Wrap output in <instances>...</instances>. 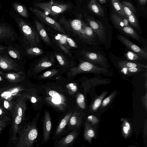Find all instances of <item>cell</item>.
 I'll return each instance as SVG.
<instances>
[{
  "label": "cell",
  "mask_w": 147,
  "mask_h": 147,
  "mask_svg": "<svg viewBox=\"0 0 147 147\" xmlns=\"http://www.w3.org/2000/svg\"><path fill=\"white\" fill-rule=\"evenodd\" d=\"M9 14L16 22L20 30L18 43L24 48L38 46L40 39L34 29L14 11H10Z\"/></svg>",
  "instance_id": "6da1fadb"
},
{
  "label": "cell",
  "mask_w": 147,
  "mask_h": 147,
  "mask_svg": "<svg viewBox=\"0 0 147 147\" xmlns=\"http://www.w3.org/2000/svg\"><path fill=\"white\" fill-rule=\"evenodd\" d=\"M38 135L35 120L28 122L22 121L18 127V140L15 147H32Z\"/></svg>",
  "instance_id": "7a4b0ae2"
},
{
  "label": "cell",
  "mask_w": 147,
  "mask_h": 147,
  "mask_svg": "<svg viewBox=\"0 0 147 147\" xmlns=\"http://www.w3.org/2000/svg\"><path fill=\"white\" fill-rule=\"evenodd\" d=\"M25 80L17 83L0 82V99L15 101L27 89L24 84Z\"/></svg>",
  "instance_id": "3957f363"
},
{
  "label": "cell",
  "mask_w": 147,
  "mask_h": 147,
  "mask_svg": "<svg viewBox=\"0 0 147 147\" xmlns=\"http://www.w3.org/2000/svg\"><path fill=\"white\" fill-rule=\"evenodd\" d=\"M24 63L10 57L6 50L0 51V69L3 72L25 71Z\"/></svg>",
  "instance_id": "277c9868"
},
{
  "label": "cell",
  "mask_w": 147,
  "mask_h": 147,
  "mask_svg": "<svg viewBox=\"0 0 147 147\" xmlns=\"http://www.w3.org/2000/svg\"><path fill=\"white\" fill-rule=\"evenodd\" d=\"M83 73H90L108 76L109 73L106 68L100 67L89 62L84 61L78 66L72 68L70 70L68 75L74 76Z\"/></svg>",
  "instance_id": "5b68a950"
},
{
  "label": "cell",
  "mask_w": 147,
  "mask_h": 147,
  "mask_svg": "<svg viewBox=\"0 0 147 147\" xmlns=\"http://www.w3.org/2000/svg\"><path fill=\"white\" fill-rule=\"evenodd\" d=\"M19 36L11 24L0 20V42L6 45L16 42Z\"/></svg>",
  "instance_id": "8992f818"
},
{
  "label": "cell",
  "mask_w": 147,
  "mask_h": 147,
  "mask_svg": "<svg viewBox=\"0 0 147 147\" xmlns=\"http://www.w3.org/2000/svg\"><path fill=\"white\" fill-rule=\"evenodd\" d=\"M35 5L41 9L46 15L53 16L63 13L70 6L69 4L60 3L52 0L47 2L36 3Z\"/></svg>",
  "instance_id": "52a82bcc"
},
{
  "label": "cell",
  "mask_w": 147,
  "mask_h": 147,
  "mask_svg": "<svg viewBox=\"0 0 147 147\" xmlns=\"http://www.w3.org/2000/svg\"><path fill=\"white\" fill-rule=\"evenodd\" d=\"M60 21L67 28L74 32L83 41L90 44H93L86 36L84 29L85 23L81 20L76 19L68 22L64 20Z\"/></svg>",
  "instance_id": "ba28073f"
},
{
  "label": "cell",
  "mask_w": 147,
  "mask_h": 147,
  "mask_svg": "<svg viewBox=\"0 0 147 147\" xmlns=\"http://www.w3.org/2000/svg\"><path fill=\"white\" fill-rule=\"evenodd\" d=\"M12 121L9 130V136L7 147H15L18 140V130L21 122V117L14 111L11 114Z\"/></svg>",
  "instance_id": "9c48e42d"
},
{
  "label": "cell",
  "mask_w": 147,
  "mask_h": 147,
  "mask_svg": "<svg viewBox=\"0 0 147 147\" xmlns=\"http://www.w3.org/2000/svg\"><path fill=\"white\" fill-rule=\"evenodd\" d=\"M53 57L46 56L41 59L36 64H32L27 71V76L31 77L33 75L52 66L54 63Z\"/></svg>",
  "instance_id": "30bf717a"
},
{
  "label": "cell",
  "mask_w": 147,
  "mask_h": 147,
  "mask_svg": "<svg viewBox=\"0 0 147 147\" xmlns=\"http://www.w3.org/2000/svg\"><path fill=\"white\" fill-rule=\"evenodd\" d=\"M30 10L42 22L46 24L55 30L63 34L65 32L60 24L58 22L46 15L43 12L35 8H30Z\"/></svg>",
  "instance_id": "8fae6325"
},
{
  "label": "cell",
  "mask_w": 147,
  "mask_h": 147,
  "mask_svg": "<svg viewBox=\"0 0 147 147\" xmlns=\"http://www.w3.org/2000/svg\"><path fill=\"white\" fill-rule=\"evenodd\" d=\"M6 51L13 59L22 61L26 56L24 48L19 43H14L7 45Z\"/></svg>",
  "instance_id": "7c38bea8"
},
{
  "label": "cell",
  "mask_w": 147,
  "mask_h": 147,
  "mask_svg": "<svg viewBox=\"0 0 147 147\" xmlns=\"http://www.w3.org/2000/svg\"><path fill=\"white\" fill-rule=\"evenodd\" d=\"M86 20L90 27L97 35L100 40L103 42H105V28L102 23L99 21L95 20L92 17H88Z\"/></svg>",
  "instance_id": "4fadbf2b"
},
{
  "label": "cell",
  "mask_w": 147,
  "mask_h": 147,
  "mask_svg": "<svg viewBox=\"0 0 147 147\" xmlns=\"http://www.w3.org/2000/svg\"><path fill=\"white\" fill-rule=\"evenodd\" d=\"M118 38L127 48L136 53L139 55L142 59L147 60V53L144 49L134 44L122 35H119Z\"/></svg>",
  "instance_id": "5bb4252c"
},
{
  "label": "cell",
  "mask_w": 147,
  "mask_h": 147,
  "mask_svg": "<svg viewBox=\"0 0 147 147\" xmlns=\"http://www.w3.org/2000/svg\"><path fill=\"white\" fill-rule=\"evenodd\" d=\"M84 55L89 62L97 64L103 67L108 68L107 59L102 55L97 53L85 52Z\"/></svg>",
  "instance_id": "9a60e30c"
},
{
  "label": "cell",
  "mask_w": 147,
  "mask_h": 147,
  "mask_svg": "<svg viewBox=\"0 0 147 147\" xmlns=\"http://www.w3.org/2000/svg\"><path fill=\"white\" fill-rule=\"evenodd\" d=\"M27 99L22 96H18L15 101L14 111L22 118V121H26L25 112L27 109Z\"/></svg>",
  "instance_id": "2e32d148"
},
{
  "label": "cell",
  "mask_w": 147,
  "mask_h": 147,
  "mask_svg": "<svg viewBox=\"0 0 147 147\" xmlns=\"http://www.w3.org/2000/svg\"><path fill=\"white\" fill-rule=\"evenodd\" d=\"M44 113L43 125V137L44 142L45 143L50 138L52 123L50 115L48 111L45 110Z\"/></svg>",
  "instance_id": "e0dca14e"
},
{
  "label": "cell",
  "mask_w": 147,
  "mask_h": 147,
  "mask_svg": "<svg viewBox=\"0 0 147 147\" xmlns=\"http://www.w3.org/2000/svg\"><path fill=\"white\" fill-rule=\"evenodd\" d=\"M3 72L5 79L10 82L17 83L24 80L26 78L25 71Z\"/></svg>",
  "instance_id": "ac0fdd59"
},
{
  "label": "cell",
  "mask_w": 147,
  "mask_h": 147,
  "mask_svg": "<svg viewBox=\"0 0 147 147\" xmlns=\"http://www.w3.org/2000/svg\"><path fill=\"white\" fill-rule=\"evenodd\" d=\"M78 135V132L75 129L66 136L54 143L55 146L57 147H67L71 145L74 141Z\"/></svg>",
  "instance_id": "d6986e66"
},
{
  "label": "cell",
  "mask_w": 147,
  "mask_h": 147,
  "mask_svg": "<svg viewBox=\"0 0 147 147\" xmlns=\"http://www.w3.org/2000/svg\"><path fill=\"white\" fill-rule=\"evenodd\" d=\"M66 37L64 34H58L55 36L54 38L57 44L65 53L70 55L69 51L70 47L67 41Z\"/></svg>",
  "instance_id": "ffe728a7"
},
{
  "label": "cell",
  "mask_w": 147,
  "mask_h": 147,
  "mask_svg": "<svg viewBox=\"0 0 147 147\" xmlns=\"http://www.w3.org/2000/svg\"><path fill=\"white\" fill-rule=\"evenodd\" d=\"M82 119V117L79 113H73L68 122L69 129H76L78 128L81 125Z\"/></svg>",
  "instance_id": "44dd1931"
},
{
  "label": "cell",
  "mask_w": 147,
  "mask_h": 147,
  "mask_svg": "<svg viewBox=\"0 0 147 147\" xmlns=\"http://www.w3.org/2000/svg\"><path fill=\"white\" fill-rule=\"evenodd\" d=\"M35 22L38 35L45 43L50 45V41L49 38L44 27L37 20H35Z\"/></svg>",
  "instance_id": "7402d4cb"
},
{
  "label": "cell",
  "mask_w": 147,
  "mask_h": 147,
  "mask_svg": "<svg viewBox=\"0 0 147 147\" xmlns=\"http://www.w3.org/2000/svg\"><path fill=\"white\" fill-rule=\"evenodd\" d=\"M88 7L92 12L100 16H104V11L96 0H91L88 4Z\"/></svg>",
  "instance_id": "603a6c76"
},
{
  "label": "cell",
  "mask_w": 147,
  "mask_h": 147,
  "mask_svg": "<svg viewBox=\"0 0 147 147\" xmlns=\"http://www.w3.org/2000/svg\"><path fill=\"white\" fill-rule=\"evenodd\" d=\"M11 5L15 11L20 16L24 18H28L29 16L28 10L23 5L14 2L12 3Z\"/></svg>",
  "instance_id": "cb8c5ba5"
},
{
  "label": "cell",
  "mask_w": 147,
  "mask_h": 147,
  "mask_svg": "<svg viewBox=\"0 0 147 147\" xmlns=\"http://www.w3.org/2000/svg\"><path fill=\"white\" fill-rule=\"evenodd\" d=\"M118 66L120 68L124 67H136L147 69V66L139 63H134L123 60L117 62Z\"/></svg>",
  "instance_id": "d4e9b609"
},
{
  "label": "cell",
  "mask_w": 147,
  "mask_h": 147,
  "mask_svg": "<svg viewBox=\"0 0 147 147\" xmlns=\"http://www.w3.org/2000/svg\"><path fill=\"white\" fill-rule=\"evenodd\" d=\"M73 113V112H69L62 119L56 130L55 136H58L61 133L68 123L69 120Z\"/></svg>",
  "instance_id": "484cf974"
},
{
  "label": "cell",
  "mask_w": 147,
  "mask_h": 147,
  "mask_svg": "<svg viewBox=\"0 0 147 147\" xmlns=\"http://www.w3.org/2000/svg\"><path fill=\"white\" fill-rule=\"evenodd\" d=\"M15 101L1 99H0V104L5 110L11 114L14 111Z\"/></svg>",
  "instance_id": "4316f807"
},
{
  "label": "cell",
  "mask_w": 147,
  "mask_h": 147,
  "mask_svg": "<svg viewBox=\"0 0 147 147\" xmlns=\"http://www.w3.org/2000/svg\"><path fill=\"white\" fill-rule=\"evenodd\" d=\"M122 5L124 13L127 18L130 15L136 13V11L135 8L130 2L123 1Z\"/></svg>",
  "instance_id": "83f0119b"
},
{
  "label": "cell",
  "mask_w": 147,
  "mask_h": 147,
  "mask_svg": "<svg viewBox=\"0 0 147 147\" xmlns=\"http://www.w3.org/2000/svg\"><path fill=\"white\" fill-rule=\"evenodd\" d=\"M111 18L113 23L117 28L121 30L125 26L123 22L122 17L120 16L113 13L111 15Z\"/></svg>",
  "instance_id": "f1b7e54d"
},
{
  "label": "cell",
  "mask_w": 147,
  "mask_h": 147,
  "mask_svg": "<svg viewBox=\"0 0 147 147\" xmlns=\"http://www.w3.org/2000/svg\"><path fill=\"white\" fill-rule=\"evenodd\" d=\"M26 56H37L41 55L43 52L42 50L37 47L24 48Z\"/></svg>",
  "instance_id": "f546056e"
},
{
  "label": "cell",
  "mask_w": 147,
  "mask_h": 147,
  "mask_svg": "<svg viewBox=\"0 0 147 147\" xmlns=\"http://www.w3.org/2000/svg\"><path fill=\"white\" fill-rule=\"evenodd\" d=\"M12 116H0V134L8 125L11 124Z\"/></svg>",
  "instance_id": "4dcf8cb0"
},
{
  "label": "cell",
  "mask_w": 147,
  "mask_h": 147,
  "mask_svg": "<svg viewBox=\"0 0 147 147\" xmlns=\"http://www.w3.org/2000/svg\"><path fill=\"white\" fill-rule=\"evenodd\" d=\"M95 135V132L93 129L90 127L88 123H86L84 132L85 139L90 142L92 138L94 137Z\"/></svg>",
  "instance_id": "1f68e13d"
},
{
  "label": "cell",
  "mask_w": 147,
  "mask_h": 147,
  "mask_svg": "<svg viewBox=\"0 0 147 147\" xmlns=\"http://www.w3.org/2000/svg\"><path fill=\"white\" fill-rule=\"evenodd\" d=\"M121 30L134 39L137 41L139 40L140 38L138 35L130 26H125Z\"/></svg>",
  "instance_id": "d6a6232c"
},
{
  "label": "cell",
  "mask_w": 147,
  "mask_h": 147,
  "mask_svg": "<svg viewBox=\"0 0 147 147\" xmlns=\"http://www.w3.org/2000/svg\"><path fill=\"white\" fill-rule=\"evenodd\" d=\"M112 6L116 12L121 16L126 17L122 4L119 0H111Z\"/></svg>",
  "instance_id": "836d02e7"
},
{
  "label": "cell",
  "mask_w": 147,
  "mask_h": 147,
  "mask_svg": "<svg viewBox=\"0 0 147 147\" xmlns=\"http://www.w3.org/2000/svg\"><path fill=\"white\" fill-rule=\"evenodd\" d=\"M58 71L55 69H52L44 72L37 77L38 79H44L49 78L58 73Z\"/></svg>",
  "instance_id": "e575fe53"
},
{
  "label": "cell",
  "mask_w": 147,
  "mask_h": 147,
  "mask_svg": "<svg viewBox=\"0 0 147 147\" xmlns=\"http://www.w3.org/2000/svg\"><path fill=\"white\" fill-rule=\"evenodd\" d=\"M84 29L86 36L94 44L95 42V36L94 31L90 27L87 26L86 24L84 26Z\"/></svg>",
  "instance_id": "d590c367"
},
{
  "label": "cell",
  "mask_w": 147,
  "mask_h": 147,
  "mask_svg": "<svg viewBox=\"0 0 147 147\" xmlns=\"http://www.w3.org/2000/svg\"><path fill=\"white\" fill-rule=\"evenodd\" d=\"M125 55L127 59L129 61H138L142 59L139 55L131 51H128Z\"/></svg>",
  "instance_id": "8d00e7d4"
},
{
  "label": "cell",
  "mask_w": 147,
  "mask_h": 147,
  "mask_svg": "<svg viewBox=\"0 0 147 147\" xmlns=\"http://www.w3.org/2000/svg\"><path fill=\"white\" fill-rule=\"evenodd\" d=\"M107 94V92H104L94 100L92 107V110H96L99 108L101 105L103 98Z\"/></svg>",
  "instance_id": "74e56055"
},
{
  "label": "cell",
  "mask_w": 147,
  "mask_h": 147,
  "mask_svg": "<svg viewBox=\"0 0 147 147\" xmlns=\"http://www.w3.org/2000/svg\"><path fill=\"white\" fill-rule=\"evenodd\" d=\"M121 69L123 72L126 74L136 73L144 70L142 68L136 67H124Z\"/></svg>",
  "instance_id": "f35d334b"
},
{
  "label": "cell",
  "mask_w": 147,
  "mask_h": 147,
  "mask_svg": "<svg viewBox=\"0 0 147 147\" xmlns=\"http://www.w3.org/2000/svg\"><path fill=\"white\" fill-rule=\"evenodd\" d=\"M76 102L78 106L82 109H84L86 107L85 98L84 95L82 94H78L76 98Z\"/></svg>",
  "instance_id": "ab89813d"
},
{
  "label": "cell",
  "mask_w": 147,
  "mask_h": 147,
  "mask_svg": "<svg viewBox=\"0 0 147 147\" xmlns=\"http://www.w3.org/2000/svg\"><path fill=\"white\" fill-rule=\"evenodd\" d=\"M127 18L129 22L132 26L138 29L139 26L138 22L134 14L130 15Z\"/></svg>",
  "instance_id": "60d3db41"
},
{
  "label": "cell",
  "mask_w": 147,
  "mask_h": 147,
  "mask_svg": "<svg viewBox=\"0 0 147 147\" xmlns=\"http://www.w3.org/2000/svg\"><path fill=\"white\" fill-rule=\"evenodd\" d=\"M55 56L59 64L62 66H65L66 63L65 59L61 54L56 53Z\"/></svg>",
  "instance_id": "b9f144b4"
},
{
  "label": "cell",
  "mask_w": 147,
  "mask_h": 147,
  "mask_svg": "<svg viewBox=\"0 0 147 147\" xmlns=\"http://www.w3.org/2000/svg\"><path fill=\"white\" fill-rule=\"evenodd\" d=\"M114 95L115 94L114 93H112L109 96L105 98L102 103V107H104L110 103Z\"/></svg>",
  "instance_id": "7bdbcfd3"
},
{
  "label": "cell",
  "mask_w": 147,
  "mask_h": 147,
  "mask_svg": "<svg viewBox=\"0 0 147 147\" xmlns=\"http://www.w3.org/2000/svg\"><path fill=\"white\" fill-rule=\"evenodd\" d=\"M67 88L69 90L73 92H76L77 90L76 85L73 83H70L67 85Z\"/></svg>",
  "instance_id": "ee69618b"
},
{
  "label": "cell",
  "mask_w": 147,
  "mask_h": 147,
  "mask_svg": "<svg viewBox=\"0 0 147 147\" xmlns=\"http://www.w3.org/2000/svg\"><path fill=\"white\" fill-rule=\"evenodd\" d=\"M12 116L11 114L5 110L0 104V116Z\"/></svg>",
  "instance_id": "f6af8a7d"
},
{
  "label": "cell",
  "mask_w": 147,
  "mask_h": 147,
  "mask_svg": "<svg viewBox=\"0 0 147 147\" xmlns=\"http://www.w3.org/2000/svg\"><path fill=\"white\" fill-rule=\"evenodd\" d=\"M66 40L69 46L72 47H77L76 43L72 39L67 36Z\"/></svg>",
  "instance_id": "bcb514c9"
},
{
  "label": "cell",
  "mask_w": 147,
  "mask_h": 147,
  "mask_svg": "<svg viewBox=\"0 0 147 147\" xmlns=\"http://www.w3.org/2000/svg\"><path fill=\"white\" fill-rule=\"evenodd\" d=\"M88 120L93 124L97 123L98 120L96 117L93 115L89 116L88 117Z\"/></svg>",
  "instance_id": "7dc6e473"
},
{
  "label": "cell",
  "mask_w": 147,
  "mask_h": 147,
  "mask_svg": "<svg viewBox=\"0 0 147 147\" xmlns=\"http://www.w3.org/2000/svg\"><path fill=\"white\" fill-rule=\"evenodd\" d=\"M122 130L124 135L126 137L127 136L129 135L130 130L124 124H123V126Z\"/></svg>",
  "instance_id": "c3c4849f"
},
{
  "label": "cell",
  "mask_w": 147,
  "mask_h": 147,
  "mask_svg": "<svg viewBox=\"0 0 147 147\" xmlns=\"http://www.w3.org/2000/svg\"><path fill=\"white\" fill-rule=\"evenodd\" d=\"M122 19L125 26H130L129 24V22L127 18H122Z\"/></svg>",
  "instance_id": "681fc988"
},
{
  "label": "cell",
  "mask_w": 147,
  "mask_h": 147,
  "mask_svg": "<svg viewBox=\"0 0 147 147\" xmlns=\"http://www.w3.org/2000/svg\"><path fill=\"white\" fill-rule=\"evenodd\" d=\"M123 122V124L130 131L131 126L129 123L126 120H125Z\"/></svg>",
  "instance_id": "f907efd6"
},
{
  "label": "cell",
  "mask_w": 147,
  "mask_h": 147,
  "mask_svg": "<svg viewBox=\"0 0 147 147\" xmlns=\"http://www.w3.org/2000/svg\"><path fill=\"white\" fill-rule=\"evenodd\" d=\"M4 72L0 69V82L5 80L3 76Z\"/></svg>",
  "instance_id": "816d5d0a"
},
{
  "label": "cell",
  "mask_w": 147,
  "mask_h": 147,
  "mask_svg": "<svg viewBox=\"0 0 147 147\" xmlns=\"http://www.w3.org/2000/svg\"><path fill=\"white\" fill-rule=\"evenodd\" d=\"M7 47V45H5L0 44V51L6 50Z\"/></svg>",
  "instance_id": "f5cc1de1"
},
{
  "label": "cell",
  "mask_w": 147,
  "mask_h": 147,
  "mask_svg": "<svg viewBox=\"0 0 147 147\" xmlns=\"http://www.w3.org/2000/svg\"><path fill=\"white\" fill-rule=\"evenodd\" d=\"M139 3L141 5H144L146 3L147 0H138Z\"/></svg>",
  "instance_id": "db71d44e"
},
{
  "label": "cell",
  "mask_w": 147,
  "mask_h": 147,
  "mask_svg": "<svg viewBox=\"0 0 147 147\" xmlns=\"http://www.w3.org/2000/svg\"><path fill=\"white\" fill-rule=\"evenodd\" d=\"M101 3L103 4L105 3L106 2V0H98Z\"/></svg>",
  "instance_id": "11a10c76"
},
{
  "label": "cell",
  "mask_w": 147,
  "mask_h": 147,
  "mask_svg": "<svg viewBox=\"0 0 147 147\" xmlns=\"http://www.w3.org/2000/svg\"></svg>",
  "instance_id": "9f6ffc18"
}]
</instances>
